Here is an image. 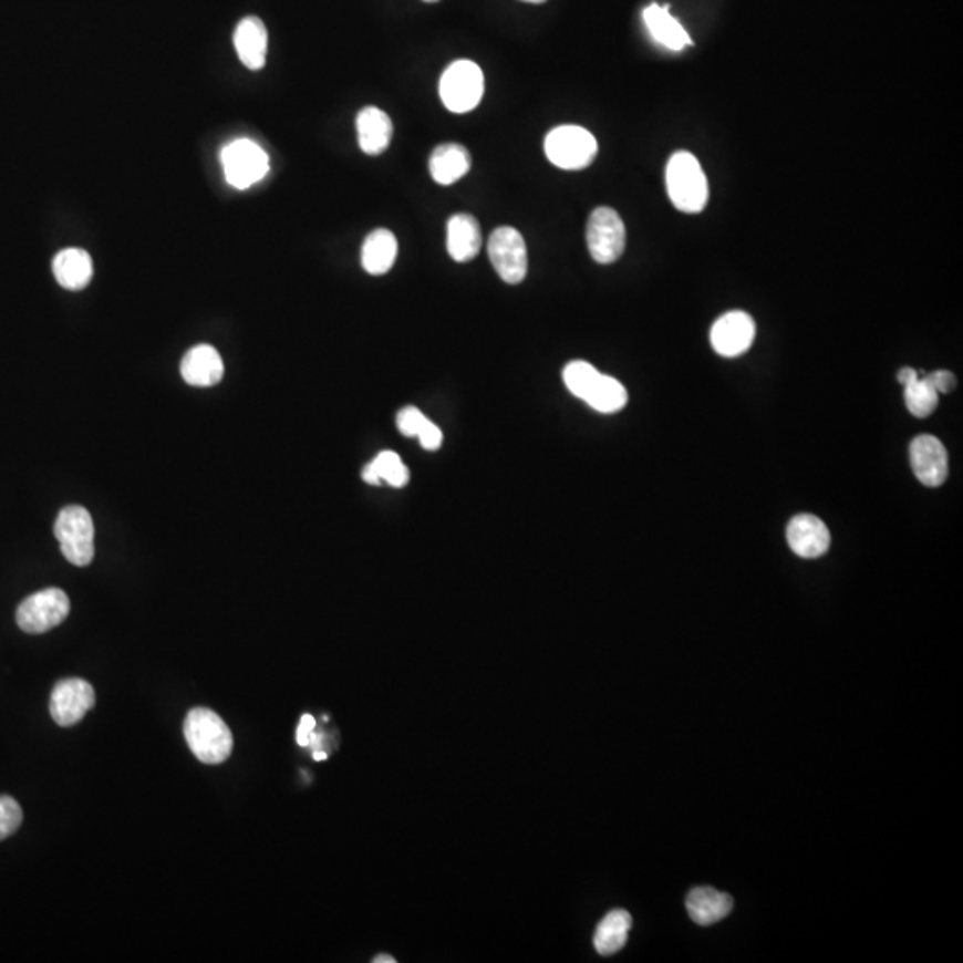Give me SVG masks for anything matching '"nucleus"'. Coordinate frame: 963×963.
Masks as SVG:
<instances>
[{
	"instance_id": "obj_9",
	"label": "nucleus",
	"mask_w": 963,
	"mask_h": 963,
	"mask_svg": "<svg viewBox=\"0 0 963 963\" xmlns=\"http://www.w3.org/2000/svg\"><path fill=\"white\" fill-rule=\"evenodd\" d=\"M487 252L493 268L507 284L524 282L528 273V252L524 236L514 227H498L493 230Z\"/></svg>"
},
{
	"instance_id": "obj_27",
	"label": "nucleus",
	"mask_w": 963,
	"mask_h": 963,
	"mask_svg": "<svg viewBox=\"0 0 963 963\" xmlns=\"http://www.w3.org/2000/svg\"><path fill=\"white\" fill-rule=\"evenodd\" d=\"M23 812L17 799L0 796V840L8 839L22 826Z\"/></svg>"
},
{
	"instance_id": "obj_35",
	"label": "nucleus",
	"mask_w": 963,
	"mask_h": 963,
	"mask_svg": "<svg viewBox=\"0 0 963 963\" xmlns=\"http://www.w3.org/2000/svg\"><path fill=\"white\" fill-rule=\"evenodd\" d=\"M524 2H530V4H542L546 0H524Z\"/></svg>"
},
{
	"instance_id": "obj_23",
	"label": "nucleus",
	"mask_w": 963,
	"mask_h": 963,
	"mask_svg": "<svg viewBox=\"0 0 963 963\" xmlns=\"http://www.w3.org/2000/svg\"><path fill=\"white\" fill-rule=\"evenodd\" d=\"M642 17H644V23H646L648 31L652 34L653 40L656 43H661L665 49L679 52L685 49V46L691 45V38H688L687 31L680 25L679 20L674 19L673 14L664 6H648Z\"/></svg>"
},
{
	"instance_id": "obj_15",
	"label": "nucleus",
	"mask_w": 963,
	"mask_h": 963,
	"mask_svg": "<svg viewBox=\"0 0 963 963\" xmlns=\"http://www.w3.org/2000/svg\"><path fill=\"white\" fill-rule=\"evenodd\" d=\"M235 46L239 60L248 70H261L267 64V25L257 17H247L235 31Z\"/></svg>"
},
{
	"instance_id": "obj_32",
	"label": "nucleus",
	"mask_w": 963,
	"mask_h": 963,
	"mask_svg": "<svg viewBox=\"0 0 963 963\" xmlns=\"http://www.w3.org/2000/svg\"><path fill=\"white\" fill-rule=\"evenodd\" d=\"M918 372H915V370H912V367H903V370L898 373V381L901 382V384L903 385L912 384V382L918 381Z\"/></svg>"
},
{
	"instance_id": "obj_13",
	"label": "nucleus",
	"mask_w": 963,
	"mask_h": 963,
	"mask_svg": "<svg viewBox=\"0 0 963 963\" xmlns=\"http://www.w3.org/2000/svg\"><path fill=\"white\" fill-rule=\"evenodd\" d=\"M790 550L803 559H817L830 550L831 536L822 519L812 514H799L787 527Z\"/></svg>"
},
{
	"instance_id": "obj_17",
	"label": "nucleus",
	"mask_w": 963,
	"mask_h": 963,
	"mask_svg": "<svg viewBox=\"0 0 963 963\" xmlns=\"http://www.w3.org/2000/svg\"><path fill=\"white\" fill-rule=\"evenodd\" d=\"M359 147L367 156H379L390 147L393 138V122L385 111L367 106L358 115Z\"/></svg>"
},
{
	"instance_id": "obj_12",
	"label": "nucleus",
	"mask_w": 963,
	"mask_h": 963,
	"mask_svg": "<svg viewBox=\"0 0 963 963\" xmlns=\"http://www.w3.org/2000/svg\"><path fill=\"white\" fill-rule=\"evenodd\" d=\"M910 464L924 486L939 487L948 480V449L935 436H919L910 443Z\"/></svg>"
},
{
	"instance_id": "obj_36",
	"label": "nucleus",
	"mask_w": 963,
	"mask_h": 963,
	"mask_svg": "<svg viewBox=\"0 0 963 963\" xmlns=\"http://www.w3.org/2000/svg\"><path fill=\"white\" fill-rule=\"evenodd\" d=\"M425 2H437V0H425Z\"/></svg>"
},
{
	"instance_id": "obj_24",
	"label": "nucleus",
	"mask_w": 963,
	"mask_h": 963,
	"mask_svg": "<svg viewBox=\"0 0 963 963\" xmlns=\"http://www.w3.org/2000/svg\"><path fill=\"white\" fill-rule=\"evenodd\" d=\"M630 928H632V918L629 912L612 910L607 913L594 933V948L598 953L609 956L623 950L629 939Z\"/></svg>"
},
{
	"instance_id": "obj_31",
	"label": "nucleus",
	"mask_w": 963,
	"mask_h": 963,
	"mask_svg": "<svg viewBox=\"0 0 963 963\" xmlns=\"http://www.w3.org/2000/svg\"><path fill=\"white\" fill-rule=\"evenodd\" d=\"M314 728H317L314 717L311 714H303L302 719H300L299 729H297V743L300 746H309V738H311Z\"/></svg>"
},
{
	"instance_id": "obj_19",
	"label": "nucleus",
	"mask_w": 963,
	"mask_h": 963,
	"mask_svg": "<svg viewBox=\"0 0 963 963\" xmlns=\"http://www.w3.org/2000/svg\"><path fill=\"white\" fill-rule=\"evenodd\" d=\"M687 910L696 924L711 926L728 918L729 912L734 910V899L712 887H697L688 892Z\"/></svg>"
},
{
	"instance_id": "obj_16",
	"label": "nucleus",
	"mask_w": 963,
	"mask_h": 963,
	"mask_svg": "<svg viewBox=\"0 0 963 963\" xmlns=\"http://www.w3.org/2000/svg\"><path fill=\"white\" fill-rule=\"evenodd\" d=\"M446 247L454 261L468 262L475 259L482 248V230L477 218L466 213L452 216L448 220Z\"/></svg>"
},
{
	"instance_id": "obj_10",
	"label": "nucleus",
	"mask_w": 963,
	"mask_h": 963,
	"mask_svg": "<svg viewBox=\"0 0 963 963\" xmlns=\"http://www.w3.org/2000/svg\"><path fill=\"white\" fill-rule=\"evenodd\" d=\"M93 706H95V691L86 680H61L52 688L49 708H51L52 719L63 728L77 725Z\"/></svg>"
},
{
	"instance_id": "obj_14",
	"label": "nucleus",
	"mask_w": 963,
	"mask_h": 963,
	"mask_svg": "<svg viewBox=\"0 0 963 963\" xmlns=\"http://www.w3.org/2000/svg\"><path fill=\"white\" fill-rule=\"evenodd\" d=\"M224 359L211 344L193 346L180 363V375L195 387H211L224 379Z\"/></svg>"
},
{
	"instance_id": "obj_4",
	"label": "nucleus",
	"mask_w": 963,
	"mask_h": 963,
	"mask_svg": "<svg viewBox=\"0 0 963 963\" xmlns=\"http://www.w3.org/2000/svg\"><path fill=\"white\" fill-rule=\"evenodd\" d=\"M545 152L551 165L557 168L582 170L597 157L598 142L588 128L560 125L546 136Z\"/></svg>"
},
{
	"instance_id": "obj_18",
	"label": "nucleus",
	"mask_w": 963,
	"mask_h": 963,
	"mask_svg": "<svg viewBox=\"0 0 963 963\" xmlns=\"http://www.w3.org/2000/svg\"><path fill=\"white\" fill-rule=\"evenodd\" d=\"M432 179L441 186H449L463 179L472 170V156L468 148L459 143H445L434 148L428 159Z\"/></svg>"
},
{
	"instance_id": "obj_11",
	"label": "nucleus",
	"mask_w": 963,
	"mask_h": 963,
	"mask_svg": "<svg viewBox=\"0 0 963 963\" xmlns=\"http://www.w3.org/2000/svg\"><path fill=\"white\" fill-rule=\"evenodd\" d=\"M755 321L748 312H726L712 325V349L723 358H737L748 352L755 340Z\"/></svg>"
},
{
	"instance_id": "obj_29",
	"label": "nucleus",
	"mask_w": 963,
	"mask_h": 963,
	"mask_svg": "<svg viewBox=\"0 0 963 963\" xmlns=\"http://www.w3.org/2000/svg\"><path fill=\"white\" fill-rule=\"evenodd\" d=\"M417 439H420V445L423 448L428 449V452H436L443 445V432L428 420L423 431L417 434Z\"/></svg>"
},
{
	"instance_id": "obj_22",
	"label": "nucleus",
	"mask_w": 963,
	"mask_h": 963,
	"mask_svg": "<svg viewBox=\"0 0 963 963\" xmlns=\"http://www.w3.org/2000/svg\"><path fill=\"white\" fill-rule=\"evenodd\" d=\"M580 400L591 405L598 413L612 414L618 413L624 405L629 404V393L621 382L597 372L583 387Z\"/></svg>"
},
{
	"instance_id": "obj_34",
	"label": "nucleus",
	"mask_w": 963,
	"mask_h": 963,
	"mask_svg": "<svg viewBox=\"0 0 963 963\" xmlns=\"http://www.w3.org/2000/svg\"><path fill=\"white\" fill-rule=\"evenodd\" d=\"M314 760H327V753L323 752H314Z\"/></svg>"
},
{
	"instance_id": "obj_33",
	"label": "nucleus",
	"mask_w": 963,
	"mask_h": 963,
	"mask_svg": "<svg viewBox=\"0 0 963 963\" xmlns=\"http://www.w3.org/2000/svg\"><path fill=\"white\" fill-rule=\"evenodd\" d=\"M373 962H375V963H395L396 960L391 959V956H387V954H381V956H376V959H373Z\"/></svg>"
},
{
	"instance_id": "obj_6",
	"label": "nucleus",
	"mask_w": 963,
	"mask_h": 963,
	"mask_svg": "<svg viewBox=\"0 0 963 963\" xmlns=\"http://www.w3.org/2000/svg\"><path fill=\"white\" fill-rule=\"evenodd\" d=\"M220 159L225 179L232 188H252L270 172V157L252 139H236L225 145Z\"/></svg>"
},
{
	"instance_id": "obj_20",
	"label": "nucleus",
	"mask_w": 963,
	"mask_h": 963,
	"mask_svg": "<svg viewBox=\"0 0 963 963\" xmlns=\"http://www.w3.org/2000/svg\"><path fill=\"white\" fill-rule=\"evenodd\" d=\"M52 271L61 288L81 291L93 277V261L83 248H64L52 261Z\"/></svg>"
},
{
	"instance_id": "obj_26",
	"label": "nucleus",
	"mask_w": 963,
	"mask_h": 963,
	"mask_svg": "<svg viewBox=\"0 0 963 963\" xmlns=\"http://www.w3.org/2000/svg\"><path fill=\"white\" fill-rule=\"evenodd\" d=\"M939 396L941 395L933 390L928 379H918L912 384L904 385V404L915 417L931 416L939 405Z\"/></svg>"
},
{
	"instance_id": "obj_3",
	"label": "nucleus",
	"mask_w": 963,
	"mask_h": 963,
	"mask_svg": "<svg viewBox=\"0 0 963 963\" xmlns=\"http://www.w3.org/2000/svg\"><path fill=\"white\" fill-rule=\"evenodd\" d=\"M54 536L60 542L61 553L70 565L84 568L92 562L95 557V527L92 516L84 507H64L55 519Z\"/></svg>"
},
{
	"instance_id": "obj_8",
	"label": "nucleus",
	"mask_w": 963,
	"mask_h": 963,
	"mask_svg": "<svg viewBox=\"0 0 963 963\" xmlns=\"http://www.w3.org/2000/svg\"><path fill=\"white\" fill-rule=\"evenodd\" d=\"M70 600L58 588L34 592L20 603L17 623L28 633H45L69 618Z\"/></svg>"
},
{
	"instance_id": "obj_1",
	"label": "nucleus",
	"mask_w": 963,
	"mask_h": 963,
	"mask_svg": "<svg viewBox=\"0 0 963 963\" xmlns=\"http://www.w3.org/2000/svg\"><path fill=\"white\" fill-rule=\"evenodd\" d=\"M184 737L193 755L209 766L227 760L235 746L229 726L209 708H193L188 712L184 721Z\"/></svg>"
},
{
	"instance_id": "obj_7",
	"label": "nucleus",
	"mask_w": 963,
	"mask_h": 963,
	"mask_svg": "<svg viewBox=\"0 0 963 963\" xmlns=\"http://www.w3.org/2000/svg\"><path fill=\"white\" fill-rule=\"evenodd\" d=\"M589 252L600 265H612L623 256L627 247V229L618 211L612 207H597L588 220Z\"/></svg>"
},
{
	"instance_id": "obj_5",
	"label": "nucleus",
	"mask_w": 963,
	"mask_h": 963,
	"mask_svg": "<svg viewBox=\"0 0 963 963\" xmlns=\"http://www.w3.org/2000/svg\"><path fill=\"white\" fill-rule=\"evenodd\" d=\"M484 90V72L477 63L468 60L449 64L439 81L441 101L446 110L457 115L475 110L480 104Z\"/></svg>"
},
{
	"instance_id": "obj_30",
	"label": "nucleus",
	"mask_w": 963,
	"mask_h": 963,
	"mask_svg": "<svg viewBox=\"0 0 963 963\" xmlns=\"http://www.w3.org/2000/svg\"><path fill=\"white\" fill-rule=\"evenodd\" d=\"M926 379L939 395H948L956 387V376L948 370H939V372L928 375Z\"/></svg>"
},
{
	"instance_id": "obj_25",
	"label": "nucleus",
	"mask_w": 963,
	"mask_h": 963,
	"mask_svg": "<svg viewBox=\"0 0 963 963\" xmlns=\"http://www.w3.org/2000/svg\"><path fill=\"white\" fill-rule=\"evenodd\" d=\"M363 478L370 486H381L385 482L391 487L400 489L407 486L408 469L395 452H381L363 469Z\"/></svg>"
},
{
	"instance_id": "obj_2",
	"label": "nucleus",
	"mask_w": 963,
	"mask_h": 963,
	"mask_svg": "<svg viewBox=\"0 0 963 963\" xmlns=\"http://www.w3.org/2000/svg\"><path fill=\"white\" fill-rule=\"evenodd\" d=\"M665 184L671 203L682 213H702L708 200V184L700 161L691 152L680 151L671 156L665 168Z\"/></svg>"
},
{
	"instance_id": "obj_28",
	"label": "nucleus",
	"mask_w": 963,
	"mask_h": 963,
	"mask_svg": "<svg viewBox=\"0 0 963 963\" xmlns=\"http://www.w3.org/2000/svg\"><path fill=\"white\" fill-rule=\"evenodd\" d=\"M428 417L420 413L416 407L402 408L396 417L398 428L405 437H417V434L423 431Z\"/></svg>"
},
{
	"instance_id": "obj_21",
	"label": "nucleus",
	"mask_w": 963,
	"mask_h": 963,
	"mask_svg": "<svg viewBox=\"0 0 963 963\" xmlns=\"http://www.w3.org/2000/svg\"><path fill=\"white\" fill-rule=\"evenodd\" d=\"M398 256V239L387 229H376L366 236L361 252L364 270L370 276H385Z\"/></svg>"
}]
</instances>
